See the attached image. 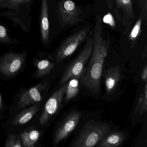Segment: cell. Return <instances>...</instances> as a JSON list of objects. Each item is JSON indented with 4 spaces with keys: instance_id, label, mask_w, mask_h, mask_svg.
<instances>
[{
    "instance_id": "1",
    "label": "cell",
    "mask_w": 147,
    "mask_h": 147,
    "mask_svg": "<svg viewBox=\"0 0 147 147\" xmlns=\"http://www.w3.org/2000/svg\"><path fill=\"white\" fill-rule=\"evenodd\" d=\"M92 39L91 59L81 78L80 82L91 92L97 94L100 90L103 66L110 45V41L105 39L103 36V23L100 16H97L96 18Z\"/></svg>"
},
{
    "instance_id": "2",
    "label": "cell",
    "mask_w": 147,
    "mask_h": 147,
    "mask_svg": "<svg viewBox=\"0 0 147 147\" xmlns=\"http://www.w3.org/2000/svg\"><path fill=\"white\" fill-rule=\"evenodd\" d=\"M110 126L106 123L89 121L83 126L72 147H92L96 146L109 131Z\"/></svg>"
},
{
    "instance_id": "3",
    "label": "cell",
    "mask_w": 147,
    "mask_h": 147,
    "mask_svg": "<svg viewBox=\"0 0 147 147\" xmlns=\"http://www.w3.org/2000/svg\"><path fill=\"white\" fill-rule=\"evenodd\" d=\"M117 21L125 27L124 33L130 30L135 15L132 0H105Z\"/></svg>"
},
{
    "instance_id": "4",
    "label": "cell",
    "mask_w": 147,
    "mask_h": 147,
    "mask_svg": "<svg viewBox=\"0 0 147 147\" xmlns=\"http://www.w3.org/2000/svg\"><path fill=\"white\" fill-rule=\"evenodd\" d=\"M92 47V38H88L82 50L66 69L60 80L61 84L65 83L69 79L74 77L81 79L86 69V63L91 57Z\"/></svg>"
},
{
    "instance_id": "5",
    "label": "cell",
    "mask_w": 147,
    "mask_h": 147,
    "mask_svg": "<svg viewBox=\"0 0 147 147\" xmlns=\"http://www.w3.org/2000/svg\"><path fill=\"white\" fill-rule=\"evenodd\" d=\"M89 28L82 29L67 38L59 47L56 56V61L59 63L75 52L79 45L87 38Z\"/></svg>"
},
{
    "instance_id": "6",
    "label": "cell",
    "mask_w": 147,
    "mask_h": 147,
    "mask_svg": "<svg viewBox=\"0 0 147 147\" xmlns=\"http://www.w3.org/2000/svg\"><path fill=\"white\" fill-rule=\"evenodd\" d=\"M58 18L63 27L74 25L81 20L82 11L72 0H63L57 7Z\"/></svg>"
},
{
    "instance_id": "7",
    "label": "cell",
    "mask_w": 147,
    "mask_h": 147,
    "mask_svg": "<svg viewBox=\"0 0 147 147\" xmlns=\"http://www.w3.org/2000/svg\"><path fill=\"white\" fill-rule=\"evenodd\" d=\"M25 53H9L0 58V74L7 77L17 74L25 61Z\"/></svg>"
},
{
    "instance_id": "8",
    "label": "cell",
    "mask_w": 147,
    "mask_h": 147,
    "mask_svg": "<svg viewBox=\"0 0 147 147\" xmlns=\"http://www.w3.org/2000/svg\"><path fill=\"white\" fill-rule=\"evenodd\" d=\"M63 84L52 94L45 105L42 113L39 119L40 124L42 126L48 123L51 119L57 112L61 107L67 86V83Z\"/></svg>"
},
{
    "instance_id": "9",
    "label": "cell",
    "mask_w": 147,
    "mask_h": 147,
    "mask_svg": "<svg viewBox=\"0 0 147 147\" xmlns=\"http://www.w3.org/2000/svg\"><path fill=\"white\" fill-rule=\"evenodd\" d=\"M50 86L49 82H43L25 91L20 96L18 103V110L41 101L49 89Z\"/></svg>"
},
{
    "instance_id": "10",
    "label": "cell",
    "mask_w": 147,
    "mask_h": 147,
    "mask_svg": "<svg viewBox=\"0 0 147 147\" xmlns=\"http://www.w3.org/2000/svg\"><path fill=\"white\" fill-rule=\"evenodd\" d=\"M81 117V113L74 111L69 114L59 125L55 132L53 146H57L66 139L76 128Z\"/></svg>"
},
{
    "instance_id": "11",
    "label": "cell",
    "mask_w": 147,
    "mask_h": 147,
    "mask_svg": "<svg viewBox=\"0 0 147 147\" xmlns=\"http://www.w3.org/2000/svg\"><path fill=\"white\" fill-rule=\"evenodd\" d=\"M121 79V67L119 65L111 67L106 71L105 80L107 94H112L114 92Z\"/></svg>"
},
{
    "instance_id": "12",
    "label": "cell",
    "mask_w": 147,
    "mask_h": 147,
    "mask_svg": "<svg viewBox=\"0 0 147 147\" xmlns=\"http://www.w3.org/2000/svg\"><path fill=\"white\" fill-rule=\"evenodd\" d=\"M40 27L42 41L45 44L47 45L49 43V22L48 0H42Z\"/></svg>"
},
{
    "instance_id": "13",
    "label": "cell",
    "mask_w": 147,
    "mask_h": 147,
    "mask_svg": "<svg viewBox=\"0 0 147 147\" xmlns=\"http://www.w3.org/2000/svg\"><path fill=\"white\" fill-rule=\"evenodd\" d=\"M125 136L119 131H108L101 141L96 145L98 147H115L120 146L123 142Z\"/></svg>"
},
{
    "instance_id": "14",
    "label": "cell",
    "mask_w": 147,
    "mask_h": 147,
    "mask_svg": "<svg viewBox=\"0 0 147 147\" xmlns=\"http://www.w3.org/2000/svg\"><path fill=\"white\" fill-rule=\"evenodd\" d=\"M40 105L39 104H35L22 111L13 119L11 122L12 124L14 125H20L28 123L38 111Z\"/></svg>"
},
{
    "instance_id": "15",
    "label": "cell",
    "mask_w": 147,
    "mask_h": 147,
    "mask_svg": "<svg viewBox=\"0 0 147 147\" xmlns=\"http://www.w3.org/2000/svg\"><path fill=\"white\" fill-rule=\"evenodd\" d=\"M20 136L23 147H34L39 140L40 133L36 129L29 128L21 132Z\"/></svg>"
},
{
    "instance_id": "16",
    "label": "cell",
    "mask_w": 147,
    "mask_h": 147,
    "mask_svg": "<svg viewBox=\"0 0 147 147\" xmlns=\"http://www.w3.org/2000/svg\"><path fill=\"white\" fill-rule=\"evenodd\" d=\"M65 90V100L66 102L75 98L79 92L80 78L74 77L68 80Z\"/></svg>"
},
{
    "instance_id": "17",
    "label": "cell",
    "mask_w": 147,
    "mask_h": 147,
    "mask_svg": "<svg viewBox=\"0 0 147 147\" xmlns=\"http://www.w3.org/2000/svg\"><path fill=\"white\" fill-rule=\"evenodd\" d=\"M36 70L35 76L37 78H42L50 74L55 66L54 63L48 59L38 60L36 63Z\"/></svg>"
},
{
    "instance_id": "18",
    "label": "cell",
    "mask_w": 147,
    "mask_h": 147,
    "mask_svg": "<svg viewBox=\"0 0 147 147\" xmlns=\"http://www.w3.org/2000/svg\"><path fill=\"white\" fill-rule=\"evenodd\" d=\"M147 111V83H145L134 111V115L142 116Z\"/></svg>"
},
{
    "instance_id": "19",
    "label": "cell",
    "mask_w": 147,
    "mask_h": 147,
    "mask_svg": "<svg viewBox=\"0 0 147 147\" xmlns=\"http://www.w3.org/2000/svg\"><path fill=\"white\" fill-rule=\"evenodd\" d=\"M143 17L142 14H140L137 21L133 26V28L130 30L129 35V41L133 43L136 41L137 38L140 36L141 32V27L142 23Z\"/></svg>"
},
{
    "instance_id": "20",
    "label": "cell",
    "mask_w": 147,
    "mask_h": 147,
    "mask_svg": "<svg viewBox=\"0 0 147 147\" xmlns=\"http://www.w3.org/2000/svg\"><path fill=\"white\" fill-rule=\"evenodd\" d=\"M6 147H23L20 136L10 134L7 138L5 143Z\"/></svg>"
},
{
    "instance_id": "21",
    "label": "cell",
    "mask_w": 147,
    "mask_h": 147,
    "mask_svg": "<svg viewBox=\"0 0 147 147\" xmlns=\"http://www.w3.org/2000/svg\"><path fill=\"white\" fill-rule=\"evenodd\" d=\"M31 0H8L2 4L1 7L3 8L14 9L22 4L28 3Z\"/></svg>"
},
{
    "instance_id": "22",
    "label": "cell",
    "mask_w": 147,
    "mask_h": 147,
    "mask_svg": "<svg viewBox=\"0 0 147 147\" xmlns=\"http://www.w3.org/2000/svg\"><path fill=\"white\" fill-rule=\"evenodd\" d=\"M0 42L6 44L11 43V38L7 33V30L1 24H0Z\"/></svg>"
},
{
    "instance_id": "23",
    "label": "cell",
    "mask_w": 147,
    "mask_h": 147,
    "mask_svg": "<svg viewBox=\"0 0 147 147\" xmlns=\"http://www.w3.org/2000/svg\"><path fill=\"white\" fill-rule=\"evenodd\" d=\"M141 8V14L142 15L144 19L147 21V0H137Z\"/></svg>"
},
{
    "instance_id": "24",
    "label": "cell",
    "mask_w": 147,
    "mask_h": 147,
    "mask_svg": "<svg viewBox=\"0 0 147 147\" xmlns=\"http://www.w3.org/2000/svg\"><path fill=\"white\" fill-rule=\"evenodd\" d=\"M141 79L143 81L145 82V83L147 82V64L145 65L143 68L142 70V74H141Z\"/></svg>"
},
{
    "instance_id": "25",
    "label": "cell",
    "mask_w": 147,
    "mask_h": 147,
    "mask_svg": "<svg viewBox=\"0 0 147 147\" xmlns=\"http://www.w3.org/2000/svg\"><path fill=\"white\" fill-rule=\"evenodd\" d=\"M3 107H4V106H3V100H2L1 94H0V112L3 109Z\"/></svg>"
},
{
    "instance_id": "26",
    "label": "cell",
    "mask_w": 147,
    "mask_h": 147,
    "mask_svg": "<svg viewBox=\"0 0 147 147\" xmlns=\"http://www.w3.org/2000/svg\"><path fill=\"white\" fill-rule=\"evenodd\" d=\"M142 58H145L147 57V46H145V49H144V51L143 53L140 56Z\"/></svg>"
},
{
    "instance_id": "27",
    "label": "cell",
    "mask_w": 147,
    "mask_h": 147,
    "mask_svg": "<svg viewBox=\"0 0 147 147\" xmlns=\"http://www.w3.org/2000/svg\"><path fill=\"white\" fill-rule=\"evenodd\" d=\"M3 1H4V0H0V3H1Z\"/></svg>"
}]
</instances>
